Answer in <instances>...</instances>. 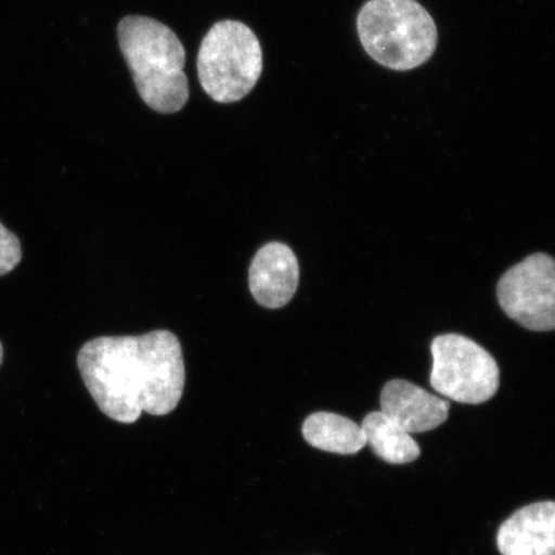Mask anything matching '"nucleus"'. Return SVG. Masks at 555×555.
<instances>
[{
	"instance_id": "f257e3e1",
	"label": "nucleus",
	"mask_w": 555,
	"mask_h": 555,
	"mask_svg": "<svg viewBox=\"0 0 555 555\" xmlns=\"http://www.w3.org/2000/svg\"><path fill=\"white\" fill-rule=\"evenodd\" d=\"M78 366L101 412L119 423H135L143 412L168 415L183 397L182 345L169 331L90 339Z\"/></svg>"
},
{
	"instance_id": "f03ea898",
	"label": "nucleus",
	"mask_w": 555,
	"mask_h": 555,
	"mask_svg": "<svg viewBox=\"0 0 555 555\" xmlns=\"http://www.w3.org/2000/svg\"><path fill=\"white\" fill-rule=\"evenodd\" d=\"M120 50L139 95L159 114H176L190 100L185 50L169 26L144 16H128L117 27Z\"/></svg>"
},
{
	"instance_id": "7ed1b4c3",
	"label": "nucleus",
	"mask_w": 555,
	"mask_h": 555,
	"mask_svg": "<svg viewBox=\"0 0 555 555\" xmlns=\"http://www.w3.org/2000/svg\"><path fill=\"white\" fill-rule=\"evenodd\" d=\"M357 27L367 55L393 72L425 65L439 41L433 16L416 0H367Z\"/></svg>"
},
{
	"instance_id": "20e7f679",
	"label": "nucleus",
	"mask_w": 555,
	"mask_h": 555,
	"mask_svg": "<svg viewBox=\"0 0 555 555\" xmlns=\"http://www.w3.org/2000/svg\"><path fill=\"white\" fill-rule=\"evenodd\" d=\"M198 79L206 94L218 103L245 99L262 73V50L258 37L240 21L215 24L201 43Z\"/></svg>"
},
{
	"instance_id": "39448f33",
	"label": "nucleus",
	"mask_w": 555,
	"mask_h": 555,
	"mask_svg": "<svg viewBox=\"0 0 555 555\" xmlns=\"http://www.w3.org/2000/svg\"><path fill=\"white\" fill-rule=\"evenodd\" d=\"M431 386L461 404H482L494 398L501 372L494 357L466 336L448 333L431 344Z\"/></svg>"
},
{
	"instance_id": "423d86ee",
	"label": "nucleus",
	"mask_w": 555,
	"mask_h": 555,
	"mask_svg": "<svg viewBox=\"0 0 555 555\" xmlns=\"http://www.w3.org/2000/svg\"><path fill=\"white\" fill-rule=\"evenodd\" d=\"M498 300L506 315L533 332L555 328V262L533 254L511 268L498 283Z\"/></svg>"
},
{
	"instance_id": "0eeeda50",
	"label": "nucleus",
	"mask_w": 555,
	"mask_h": 555,
	"mask_svg": "<svg viewBox=\"0 0 555 555\" xmlns=\"http://www.w3.org/2000/svg\"><path fill=\"white\" fill-rule=\"evenodd\" d=\"M300 268L296 255L281 242L261 247L249 267V291L263 308L286 307L296 294Z\"/></svg>"
},
{
	"instance_id": "6e6552de",
	"label": "nucleus",
	"mask_w": 555,
	"mask_h": 555,
	"mask_svg": "<svg viewBox=\"0 0 555 555\" xmlns=\"http://www.w3.org/2000/svg\"><path fill=\"white\" fill-rule=\"evenodd\" d=\"M450 402L405 379L387 382L380 392V412L409 434L433 431L447 422Z\"/></svg>"
},
{
	"instance_id": "1a4fd4ad",
	"label": "nucleus",
	"mask_w": 555,
	"mask_h": 555,
	"mask_svg": "<svg viewBox=\"0 0 555 555\" xmlns=\"http://www.w3.org/2000/svg\"><path fill=\"white\" fill-rule=\"evenodd\" d=\"M498 550L502 555H554L555 504H530L506 519L498 532Z\"/></svg>"
},
{
	"instance_id": "9d476101",
	"label": "nucleus",
	"mask_w": 555,
	"mask_h": 555,
	"mask_svg": "<svg viewBox=\"0 0 555 555\" xmlns=\"http://www.w3.org/2000/svg\"><path fill=\"white\" fill-rule=\"evenodd\" d=\"M302 435L309 446L333 454L353 455L366 446L362 427L335 413L309 415L304 422Z\"/></svg>"
},
{
	"instance_id": "9b49d317",
	"label": "nucleus",
	"mask_w": 555,
	"mask_h": 555,
	"mask_svg": "<svg viewBox=\"0 0 555 555\" xmlns=\"http://www.w3.org/2000/svg\"><path fill=\"white\" fill-rule=\"evenodd\" d=\"M362 431L366 443L382 461L391 464H406L418 460L421 448L412 435L402 429L382 412L365 416Z\"/></svg>"
},
{
	"instance_id": "f8f14e48",
	"label": "nucleus",
	"mask_w": 555,
	"mask_h": 555,
	"mask_svg": "<svg viewBox=\"0 0 555 555\" xmlns=\"http://www.w3.org/2000/svg\"><path fill=\"white\" fill-rule=\"evenodd\" d=\"M21 259L23 251L18 238L0 223V276L11 273Z\"/></svg>"
},
{
	"instance_id": "ddd939ff",
	"label": "nucleus",
	"mask_w": 555,
	"mask_h": 555,
	"mask_svg": "<svg viewBox=\"0 0 555 555\" xmlns=\"http://www.w3.org/2000/svg\"><path fill=\"white\" fill-rule=\"evenodd\" d=\"M3 363V346L0 344V365Z\"/></svg>"
}]
</instances>
